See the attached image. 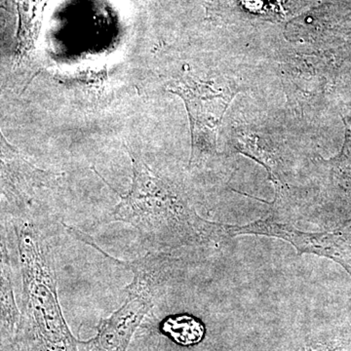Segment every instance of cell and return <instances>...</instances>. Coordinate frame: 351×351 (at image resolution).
<instances>
[{"label":"cell","mask_w":351,"mask_h":351,"mask_svg":"<svg viewBox=\"0 0 351 351\" xmlns=\"http://www.w3.org/2000/svg\"><path fill=\"white\" fill-rule=\"evenodd\" d=\"M22 276L20 318L11 351H80L58 295L52 249L29 214L13 217Z\"/></svg>","instance_id":"6da1fadb"},{"label":"cell","mask_w":351,"mask_h":351,"mask_svg":"<svg viewBox=\"0 0 351 351\" xmlns=\"http://www.w3.org/2000/svg\"><path fill=\"white\" fill-rule=\"evenodd\" d=\"M133 179L131 188L112 210L110 221L127 223L156 249L195 243L211 230L189 206L184 195L171 182L154 175L130 149Z\"/></svg>","instance_id":"7a4b0ae2"},{"label":"cell","mask_w":351,"mask_h":351,"mask_svg":"<svg viewBox=\"0 0 351 351\" xmlns=\"http://www.w3.org/2000/svg\"><path fill=\"white\" fill-rule=\"evenodd\" d=\"M110 258L128 267L133 280L123 289L125 301L110 317L101 320L96 336L78 341L80 351H128L134 334L162 293L176 263L165 254H147L132 262Z\"/></svg>","instance_id":"3957f363"},{"label":"cell","mask_w":351,"mask_h":351,"mask_svg":"<svg viewBox=\"0 0 351 351\" xmlns=\"http://www.w3.org/2000/svg\"><path fill=\"white\" fill-rule=\"evenodd\" d=\"M167 89L186 105L191 132L189 164L195 165L215 152L219 127L237 91L199 82L189 73L171 82Z\"/></svg>","instance_id":"277c9868"},{"label":"cell","mask_w":351,"mask_h":351,"mask_svg":"<svg viewBox=\"0 0 351 351\" xmlns=\"http://www.w3.org/2000/svg\"><path fill=\"white\" fill-rule=\"evenodd\" d=\"M61 177L29 162L0 130V205L13 216L29 211L36 191Z\"/></svg>","instance_id":"5b68a950"},{"label":"cell","mask_w":351,"mask_h":351,"mask_svg":"<svg viewBox=\"0 0 351 351\" xmlns=\"http://www.w3.org/2000/svg\"><path fill=\"white\" fill-rule=\"evenodd\" d=\"M230 235L258 234L286 240L295 247L299 255L315 254L339 263L351 276V242L343 232L309 233L294 226L278 223L272 219H260L246 226L226 228Z\"/></svg>","instance_id":"8992f818"},{"label":"cell","mask_w":351,"mask_h":351,"mask_svg":"<svg viewBox=\"0 0 351 351\" xmlns=\"http://www.w3.org/2000/svg\"><path fill=\"white\" fill-rule=\"evenodd\" d=\"M14 235L13 216L0 205V341L12 343L20 318L14 293L11 242Z\"/></svg>","instance_id":"52a82bcc"},{"label":"cell","mask_w":351,"mask_h":351,"mask_svg":"<svg viewBox=\"0 0 351 351\" xmlns=\"http://www.w3.org/2000/svg\"><path fill=\"white\" fill-rule=\"evenodd\" d=\"M164 331L169 332L178 343L191 345L202 339L204 328L193 318L182 316L177 319L168 320L164 325Z\"/></svg>","instance_id":"ba28073f"}]
</instances>
